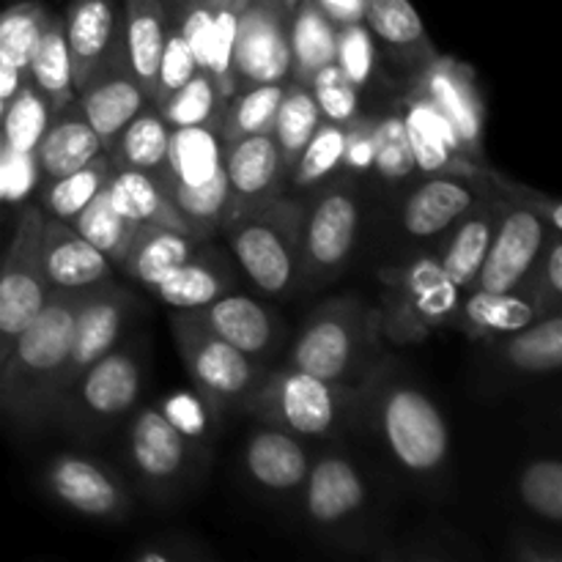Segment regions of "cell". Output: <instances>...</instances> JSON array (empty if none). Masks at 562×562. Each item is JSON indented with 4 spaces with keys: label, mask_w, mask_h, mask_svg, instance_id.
Segmentation results:
<instances>
[{
    "label": "cell",
    "mask_w": 562,
    "mask_h": 562,
    "mask_svg": "<svg viewBox=\"0 0 562 562\" xmlns=\"http://www.w3.org/2000/svg\"><path fill=\"white\" fill-rule=\"evenodd\" d=\"M113 170V162H110L108 151L97 154L88 165L82 168L71 170V173L60 176V179L47 181L42 192V203L44 214L49 217H58L64 223H69L104 184H108V176Z\"/></svg>",
    "instance_id": "f6af8a7d"
},
{
    "label": "cell",
    "mask_w": 562,
    "mask_h": 562,
    "mask_svg": "<svg viewBox=\"0 0 562 562\" xmlns=\"http://www.w3.org/2000/svg\"><path fill=\"white\" fill-rule=\"evenodd\" d=\"M130 417V459L137 475L157 488L179 483L192 461V442L179 423L159 406H140Z\"/></svg>",
    "instance_id": "ac0fdd59"
},
{
    "label": "cell",
    "mask_w": 562,
    "mask_h": 562,
    "mask_svg": "<svg viewBox=\"0 0 562 562\" xmlns=\"http://www.w3.org/2000/svg\"><path fill=\"white\" fill-rule=\"evenodd\" d=\"M371 173H376L382 181H390V184H398V181H406L417 173L398 110L373 119Z\"/></svg>",
    "instance_id": "c3c4849f"
},
{
    "label": "cell",
    "mask_w": 562,
    "mask_h": 562,
    "mask_svg": "<svg viewBox=\"0 0 562 562\" xmlns=\"http://www.w3.org/2000/svg\"><path fill=\"white\" fill-rule=\"evenodd\" d=\"M379 344L376 307L340 296L307 316L285 366L344 387H368L379 373Z\"/></svg>",
    "instance_id": "7a4b0ae2"
},
{
    "label": "cell",
    "mask_w": 562,
    "mask_h": 562,
    "mask_svg": "<svg viewBox=\"0 0 562 562\" xmlns=\"http://www.w3.org/2000/svg\"><path fill=\"white\" fill-rule=\"evenodd\" d=\"M223 170L228 179L231 214H234L280 195L289 165H285L272 132H258V135H245L225 143Z\"/></svg>",
    "instance_id": "ffe728a7"
},
{
    "label": "cell",
    "mask_w": 562,
    "mask_h": 562,
    "mask_svg": "<svg viewBox=\"0 0 562 562\" xmlns=\"http://www.w3.org/2000/svg\"><path fill=\"white\" fill-rule=\"evenodd\" d=\"M305 510L316 525L338 527L366 505V483L344 456H324L311 461L305 483Z\"/></svg>",
    "instance_id": "d4e9b609"
},
{
    "label": "cell",
    "mask_w": 562,
    "mask_h": 562,
    "mask_svg": "<svg viewBox=\"0 0 562 562\" xmlns=\"http://www.w3.org/2000/svg\"><path fill=\"white\" fill-rule=\"evenodd\" d=\"M503 357L521 373H554L562 366V313H547L530 327L505 335Z\"/></svg>",
    "instance_id": "f35d334b"
},
{
    "label": "cell",
    "mask_w": 562,
    "mask_h": 562,
    "mask_svg": "<svg viewBox=\"0 0 562 562\" xmlns=\"http://www.w3.org/2000/svg\"><path fill=\"white\" fill-rule=\"evenodd\" d=\"M335 66L346 75L351 86L362 88L373 80L379 66L376 44L368 33L366 22H351L338 27V47H335Z\"/></svg>",
    "instance_id": "f907efd6"
},
{
    "label": "cell",
    "mask_w": 562,
    "mask_h": 562,
    "mask_svg": "<svg viewBox=\"0 0 562 562\" xmlns=\"http://www.w3.org/2000/svg\"><path fill=\"white\" fill-rule=\"evenodd\" d=\"M187 313L198 324H203L209 333L223 338L225 344L236 346L239 351L261 362H267V357L278 349L280 333H283L280 318L263 302L245 294H234V291Z\"/></svg>",
    "instance_id": "7402d4cb"
},
{
    "label": "cell",
    "mask_w": 562,
    "mask_h": 562,
    "mask_svg": "<svg viewBox=\"0 0 562 562\" xmlns=\"http://www.w3.org/2000/svg\"><path fill=\"white\" fill-rule=\"evenodd\" d=\"M417 91L426 93L439 113L453 126L459 146L470 162L481 165L483 159V132H486V108L477 91L475 71L459 64L456 58H434L423 66L415 82ZM483 168V165H481Z\"/></svg>",
    "instance_id": "5bb4252c"
},
{
    "label": "cell",
    "mask_w": 562,
    "mask_h": 562,
    "mask_svg": "<svg viewBox=\"0 0 562 562\" xmlns=\"http://www.w3.org/2000/svg\"><path fill=\"white\" fill-rule=\"evenodd\" d=\"M263 82H291L289 5L280 0H247L236 14L228 97Z\"/></svg>",
    "instance_id": "30bf717a"
},
{
    "label": "cell",
    "mask_w": 562,
    "mask_h": 562,
    "mask_svg": "<svg viewBox=\"0 0 562 562\" xmlns=\"http://www.w3.org/2000/svg\"><path fill=\"white\" fill-rule=\"evenodd\" d=\"M44 483L58 503L93 519H119L130 508L113 472L82 456H58L49 461Z\"/></svg>",
    "instance_id": "44dd1931"
},
{
    "label": "cell",
    "mask_w": 562,
    "mask_h": 562,
    "mask_svg": "<svg viewBox=\"0 0 562 562\" xmlns=\"http://www.w3.org/2000/svg\"><path fill=\"white\" fill-rule=\"evenodd\" d=\"M132 313H135V296L121 289L115 280L97 285V289L82 294V302L75 316L69 357H66L64 373H60L58 382V395L88 366H93L99 357H104L110 349H115L124 340L126 327L132 322Z\"/></svg>",
    "instance_id": "4fadbf2b"
},
{
    "label": "cell",
    "mask_w": 562,
    "mask_h": 562,
    "mask_svg": "<svg viewBox=\"0 0 562 562\" xmlns=\"http://www.w3.org/2000/svg\"><path fill=\"white\" fill-rule=\"evenodd\" d=\"M170 14L162 0H124L121 14V60L137 86L154 93L159 55L170 31Z\"/></svg>",
    "instance_id": "484cf974"
},
{
    "label": "cell",
    "mask_w": 562,
    "mask_h": 562,
    "mask_svg": "<svg viewBox=\"0 0 562 562\" xmlns=\"http://www.w3.org/2000/svg\"><path fill=\"white\" fill-rule=\"evenodd\" d=\"M316 3L338 27L362 22V14H366V0H316Z\"/></svg>",
    "instance_id": "9f6ffc18"
},
{
    "label": "cell",
    "mask_w": 562,
    "mask_h": 562,
    "mask_svg": "<svg viewBox=\"0 0 562 562\" xmlns=\"http://www.w3.org/2000/svg\"><path fill=\"white\" fill-rule=\"evenodd\" d=\"M225 99L228 97H225L217 77L206 69H198L179 91H173L168 99H162V102L157 104V110L162 113L165 124H168L170 130H176V126L201 124L220 126Z\"/></svg>",
    "instance_id": "ab89813d"
},
{
    "label": "cell",
    "mask_w": 562,
    "mask_h": 562,
    "mask_svg": "<svg viewBox=\"0 0 562 562\" xmlns=\"http://www.w3.org/2000/svg\"><path fill=\"white\" fill-rule=\"evenodd\" d=\"M25 82H31L49 110L60 113L75 102V80H71V60L69 49H66L64 36V20L58 14H49L47 25H44L42 38L36 44L31 64H27Z\"/></svg>",
    "instance_id": "d590c367"
},
{
    "label": "cell",
    "mask_w": 562,
    "mask_h": 562,
    "mask_svg": "<svg viewBox=\"0 0 562 562\" xmlns=\"http://www.w3.org/2000/svg\"><path fill=\"white\" fill-rule=\"evenodd\" d=\"M64 20L75 93L91 77L121 60V14L115 0H71Z\"/></svg>",
    "instance_id": "2e32d148"
},
{
    "label": "cell",
    "mask_w": 562,
    "mask_h": 562,
    "mask_svg": "<svg viewBox=\"0 0 562 562\" xmlns=\"http://www.w3.org/2000/svg\"><path fill=\"white\" fill-rule=\"evenodd\" d=\"M225 143L220 126H176L168 140L170 181L184 187H198L212 181L223 170Z\"/></svg>",
    "instance_id": "8d00e7d4"
},
{
    "label": "cell",
    "mask_w": 562,
    "mask_h": 562,
    "mask_svg": "<svg viewBox=\"0 0 562 562\" xmlns=\"http://www.w3.org/2000/svg\"><path fill=\"white\" fill-rule=\"evenodd\" d=\"M44 212L25 206L5 239L0 261V362L5 360L22 329L42 313L49 289L38 269V236Z\"/></svg>",
    "instance_id": "9c48e42d"
},
{
    "label": "cell",
    "mask_w": 562,
    "mask_h": 562,
    "mask_svg": "<svg viewBox=\"0 0 562 562\" xmlns=\"http://www.w3.org/2000/svg\"><path fill=\"white\" fill-rule=\"evenodd\" d=\"M289 82H263V86L241 88L225 99L223 119H220V137L223 143L236 140L258 132H272L274 113L283 99Z\"/></svg>",
    "instance_id": "b9f144b4"
},
{
    "label": "cell",
    "mask_w": 562,
    "mask_h": 562,
    "mask_svg": "<svg viewBox=\"0 0 562 562\" xmlns=\"http://www.w3.org/2000/svg\"><path fill=\"white\" fill-rule=\"evenodd\" d=\"M165 192L170 195L173 206L179 209V214L184 217V223L190 225V231L201 239H209L214 231H223V225L231 217V190L228 179H225V170H220L212 181L198 187H184L168 181Z\"/></svg>",
    "instance_id": "60d3db41"
},
{
    "label": "cell",
    "mask_w": 562,
    "mask_h": 562,
    "mask_svg": "<svg viewBox=\"0 0 562 562\" xmlns=\"http://www.w3.org/2000/svg\"><path fill=\"white\" fill-rule=\"evenodd\" d=\"M280 3H285V5H289V9H291V5H294L296 0H280Z\"/></svg>",
    "instance_id": "94428289"
},
{
    "label": "cell",
    "mask_w": 562,
    "mask_h": 562,
    "mask_svg": "<svg viewBox=\"0 0 562 562\" xmlns=\"http://www.w3.org/2000/svg\"><path fill=\"white\" fill-rule=\"evenodd\" d=\"M49 11L36 0H20L0 11V60L25 77Z\"/></svg>",
    "instance_id": "7dc6e473"
},
{
    "label": "cell",
    "mask_w": 562,
    "mask_h": 562,
    "mask_svg": "<svg viewBox=\"0 0 562 562\" xmlns=\"http://www.w3.org/2000/svg\"><path fill=\"white\" fill-rule=\"evenodd\" d=\"M82 294L49 291L42 313L0 362V420L20 431L49 426Z\"/></svg>",
    "instance_id": "6da1fadb"
},
{
    "label": "cell",
    "mask_w": 562,
    "mask_h": 562,
    "mask_svg": "<svg viewBox=\"0 0 562 562\" xmlns=\"http://www.w3.org/2000/svg\"><path fill=\"white\" fill-rule=\"evenodd\" d=\"M404 121L406 140H409L412 157H415L417 173L423 176H481V165L470 162L464 157L456 137L453 126L448 124L437 104L423 91L412 88L409 97L398 108Z\"/></svg>",
    "instance_id": "d6986e66"
},
{
    "label": "cell",
    "mask_w": 562,
    "mask_h": 562,
    "mask_svg": "<svg viewBox=\"0 0 562 562\" xmlns=\"http://www.w3.org/2000/svg\"><path fill=\"white\" fill-rule=\"evenodd\" d=\"M69 225L82 239L91 241L115 269H121L132 241H135L137 228H140L137 223L126 220L124 214L115 212L104 187L69 220Z\"/></svg>",
    "instance_id": "74e56055"
},
{
    "label": "cell",
    "mask_w": 562,
    "mask_h": 562,
    "mask_svg": "<svg viewBox=\"0 0 562 562\" xmlns=\"http://www.w3.org/2000/svg\"><path fill=\"white\" fill-rule=\"evenodd\" d=\"M162 3H165V9H168L170 16H179V14H184V11L209 3V0H162Z\"/></svg>",
    "instance_id": "680465c9"
},
{
    "label": "cell",
    "mask_w": 562,
    "mask_h": 562,
    "mask_svg": "<svg viewBox=\"0 0 562 562\" xmlns=\"http://www.w3.org/2000/svg\"><path fill=\"white\" fill-rule=\"evenodd\" d=\"M168 140L170 126L165 124L157 104H148L115 135V140L104 151H108L113 168L143 170L168 187Z\"/></svg>",
    "instance_id": "d6a6232c"
},
{
    "label": "cell",
    "mask_w": 562,
    "mask_h": 562,
    "mask_svg": "<svg viewBox=\"0 0 562 562\" xmlns=\"http://www.w3.org/2000/svg\"><path fill=\"white\" fill-rule=\"evenodd\" d=\"M373 119L376 115H357L355 121L346 124V154H344V170L346 173H371L373 162Z\"/></svg>",
    "instance_id": "11a10c76"
},
{
    "label": "cell",
    "mask_w": 562,
    "mask_h": 562,
    "mask_svg": "<svg viewBox=\"0 0 562 562\" xmlns=\"http://www.w3.org/2000/svg\"><path fill=\"white\" fill-rule=\"evenodd\" d=\"M291 80L307 82L318 69L335 64L338 25L318 9L316 0H296L289 9Z\"/></svg>",
    "instance_id": "e575fe53"
},
{
    "label": "cell",
    "mask_w": 562,
    "mask_h": 562,
    "mask_svg": "<svg viewBox=\"0 0 562 562\" xmlns=\"http://www.w3.org/2000/svg\"><path fill=\"white\" fill-rule=\"evenodd\" d=\"M198 71L195 53H192L190 42L184 38L181 27L176 22H170L168 38H165L162 55H159L157 64V77H154V93L151 104H159L162 99H168L170 93L179 91L187 80Z\"/></svg>",
    "instance_id": "db71d44e"
},
{
    "label": "cell",
    "mask_w": 562,
    "mask_h": 562,
    "mask_svg": "<svg viewBox=\"0 0 562 562\" xmlns=\"http://www.w3.org/2000/svg\"><path fill=\"white\" fill-rule=\"evenodd\" d=\"M102 151L104 146L97 132L77 113L75 104H69L49 119L47 130L33 148L31 162L44 181H53L88 165Z\"/></svg>",
    "instance_id": "f546056e"
},
{
    "label": "cell",
    "mask_w": 562,
    "mask_h": 562,
    "mask_svg": "<svg viewBox=\"0 0 562 562\" xmlns=\"http://www.w3.org/2000/svg\"><path fill=\"white\" fill-rule=\"evenodd\" d=\"M362 22L376 44V53H384L398 64L423 69L437 58L420 14L409 0H366Z\"/></svg>",
    "instance_id": "4316f807"
},
{
    "label": "cell",
    "mask_w": 562,
    "mask_h": 562,
    "mask_svg": "<svg viewBox=\"0 0 562 562\" xmlns=\"http://www.w3.org/2000/svg\"><path fill=\"white\" fill-rule=\"evenodd\" d=\"M497 220L499 201L486 187V195L481 198V203L450 228L448 241H445L442 252L437 258L442 263L445 274L461 291L475 289L477 274H481L483 261H486L488 245H492V236L497 231Z\"/></svg>",
    "instance_id": "83f0119b"
},
{
    "label": "cell",
    "mask_w": 562,
    "mask_h": 562,
    "mask_svg": "<svg viewBox=\"0 0 562 562\" xmlns=\"http://www.w3.org/2000/svg\"><path fill=\"white\" fill-rule=\"evenodd\" d=\"M3 250H5V239H3V231H0V261H3Z\"/></svg>",
    "instance_id": "91938a15"
},
{
    "label": "cell",
    "mask_w": 562,
    "mask_h": 562,
    "mask_svg": "<svg viewBox=\"0 0 562 562\" xmlns=\"http://www.w3.org/2000/svg\"><path fill=\"white\" fill-rule=\"evenodd\" d=\"M104 192H108L115 212L124 214V217L132 220V223L165 225V228H176V231H184V234H192L190 225L184 223L179 209L173 206L170 195L165 192L162 181L143 173V170L113 168L108 176V184H104Z\"/></svg>",
    "instance_id": "1f68e13d"
},
{
    "label": "cell",
    "mask_w": 562,
    "mask_h": 562,
    "mask_svg": "<svg viewBox=\"0 0 562 562\" xmlns=\"http://www.w3.org/2000/svg\"><path fill=\"white\" fill-rule=\"evenodd\" d=\"M346 154V124H333V121H322L307 146L302 148L300 157L289 165V181L291 190H313L322 187L344 168Z\"/></svg>",
    "instance_id": "7bdbcfd3"
},
{
    "label": "cell",
    "mask_w": 562,
    "mask_h": 562,
    "mask_svg": "<svg viewBox=\"0 0 562 562\" xmlns=\"http://www.w3.org/2000/svg\"><path fill=\"white\" fill-rule=\"evenodd\" d=\"M22 82H25V77L0 60V99H3V102H9V99L20 91Z\"/></svg>",
    "instance_id": "6f0895ef"
},
{
    "label": "cell",
    "mask_w": 562,
    "mask_h": 562,
    "mask_svg": "<svg viewBox=\"0 0 562 562\" xmlns=\"http://www.w3.org/2000/svg\"><path fill=\"white\" fill-rule=\"evenodd\" d=\"M324 121L333 124H349L360 115V88L346 80L344 71L335 64L324 66L307 80Z\"/></svg>",
    "instance_id": "816d5d0a"
},
{
    "label": "cell",
    "mask_w": 562,
    "mask_h": 562,
    "mask_svg": "<svg viewBox=\"0 0 562 562\" xmlns=\"http://www.w3.org/2000/svg\"><path fill=\"white\" fill-rule=\"evenodd\" d=\"M499 220L497 231L488 245L486 261L477 274L475 289L481 291H519L525 285L527 274L536 267L543 245L552 234V225L547 223L541 212L499 198Z\"/></svg>",
    "instance_id": "7c38bea8"
},
{
    "label": "cell",
    "mask_w": 562,
    "mask_h": 562,
    "mask_svg": "<svg viewBox=\"0 0 562 562\" xmlns=\"http://www.w3.org/2000/svg\"><path fill=\"white\" fill-rule=\"evenodd\" d=\"M231 285H234V269H231L228 258L203 241L181 267L157 280L151 289L165 305L176 307V311H195V307L228 294Z\"/></svg>",
    "instance_id": "f1b7e54d"
},
{
    "label": "cell",
    "mask_w": 562,
    "mask_h": 562,
    "mask_svg": "<svg viewBox=\"0 0 562 562\" xmlns=\"http://www.w3.org/2000/svg\"><path fill=\"white\" fill-rule=\"evenodd\" d=\"M245 467L247 475L267 492L291 494L305 483L311 456L300 437L263 423L247 437Z\"/></svg>",
    "instance_id": "cb8c5ba5"
},
{
    "label": "cell",
    "mask_w": 562,
    "mask_h": 562,
    "mask_svg": "<svg viewBox=\"0 0 562 562\" xmlns=\"http://www.w3.org/2000/svg\"><path fill=\"white\" fill-rule=\"evenodd\" d=\"M38 269L49 291H66V294H80L115 280L113 263L69 223L49 214H44L42 236H38Z\"/></svg>",
    "instance_id": "e0dca14e"
},
{
    "label": "cell",
    "mask_w": 562,
    "mask_h": 562,
    "mask_svg": "<svg viewBox=\"0 0 562 562\" xmlns=\"http://www.w3.org/2000/svg\"><path fill=\"white\" fill-rule=\"evenodd\" d=\"M362 393L366 387H344L283 366L263 373L245 409L300 439H327L349 423Z\"/></svg>",
    "instance_id": "8992f818"
},
{
    "label": "cell",
    "mask_w": 562,
    "mask_h": 562,
    "mask_svg": "<svg viewBox=\"0 0 562 562\" xmlns=\"http://www.w3.org/2000/svg\"><path fill=\"white\" fill-rule=\"evenodd\" d=\"M541 318L536 302L525 291H481L470 289L461 296L459 324L472 338H505L530 327Z\"/></svg>",
    "instance_id": "4dcf8cb0"
},
{
    "label": "cell",
    "mask_w": 562,
    "mask_h": 562,
    "mask_svg": "<svg viewBox=\"0 0 562 562\" xmlns=\"http://www.w3.org/2000/svg\"><path fill=\"white\" fill-rule=\"evenodd\" d=\"M302 214L305 209L280 192L223 225L234 261L272 300H285L302 283Z\"/></svg>",
    "instance_id": "3957f363"
},
{
    "label": "cell",
    "mask_w": 562,
    "mask_h": 562,
    "mask_svg": "<svg viewBox=\"0 0 562 562\" xmlns=\"http://www.w3.org/2000/svg\"><path fill=\"white\" fill-rule=\"evenodd\" d=\"M143 384H146L143 346H124L121 340L58 395L49 423H58L75 437H99L137 409Z\"/></svg>",
    "instance_id": "5b68a950"
},
{
    "label": "cell",
    "mask_w": 562,
    "mask_h": 562,
    "mask_svg": "<svg viewBox=\"0 0 562 562\" xmlns=\"http://www.w3.org/2000/svg\"><path fill=\"white\" fill-rule=\"evenodd\" d=\"M170 329H173L181 362L203 401L217 412L236 409V406L245 409L247 401L261 384L263 373L269 371L267 362L225 344L187 311L176 313Z\"/></svg>",
    "instance_id": "52a82bcc"
},
{
    "label": "cell",
    "mask_w": 562,
    "mask_h": 562,
    "mask_svg": "<svg viewBox=\"0 0 562 562\" xmlns=\"http://www.w3.org/2000/svg\"><path fill=\"white\" fill-rule=\"evenodd\" d=\"M486 195V181L481 176H426L401 203V228L409 239L431 241L448 234L464 214Z\"/></svg>",
    "instance_id": "9a60e30c"
},
{
    "label": "cell",
    "mask_w": 562,
    "mask_h": 562,
    "mask_svg": "<svg viewBox=\"0 0 562 562\" xmlns=\"http://www.w3.org/2000/svg\"><path fill=\"white\" fill-rule=\"evenodd\" d=\"M203 241L206 239L201 236L165 228V225H140L124 263H121V272L151 289L157 280L181 267Z\"/></svg>",
    "instance_id": "836d02e7"
},
{
    "label": "cell",
    "mask_w": 562,
    "mask_h": 562,
    "mask_svg": "<svg viewBox=\"0 0 562 562\" xmlns=\"http://www.w3.org/2000/svg\"><path fill=\"white\" fill-rule=\"evenodd\" d=\"M324 187V184H322ZM360 231V201L349 184H329L302 214V280L327 283L349 263Z\"/></svg>",
    "instance_id": "8fae6325"
},
{
    "label": "cell",
    "mask_w": 562,
    "mask_h": 562,
    "mask_svg": "<svg viewBox=\"0 0 562 562\" xmlns=\"http://www.w3.org/2000/svg\"><path fill=\"white\" fill-rule=\"evenodd\" d=\"M379 431L406 472L434 475L450 456V428L442 409L415 384L384 390L376 404Z\"/></svg>",
    "instance_id": "ba28073f"
},
{
    "label": "cell",
    "mask_w": 562,
    "mask_h": 562,
    "mask_svg": "<svg viewBox=\"0 0 562 562\" xmlns=\"http://www.w3.org/2000/svg\"><path fill=\"white\" fill-rule=\"evenodd\" d=\"M75 110L86 119L99 135L102 146L108 148L121 130L151 104L148 93L135 82L124 64H113L99 71L75 93Z\"/></svg>",
    "instance_id": "603a6c76"
},
{
    "label": "cell",
    "mask_w": 562,
    "mask_h": 562,
    "mask_svg": "<svg viewBox=\"0 0 562 562\" xmlns=\"http://www.w3.org/2000/svg\"><path fill=\"white\" fill-rule=\"evenodd\" d=\"M379 329L390 344H420L459 318L464 291L437 256H417L379 272Z\"/></svg>",
    "instance_id": "277c9868"
},
{
    "label": "cell",
    "mask_w": 562,
    "mask_h": 562,
    "mask_svg": "<svg viewBox=\"0 0 562 562\" xmlns=\"http://www.w3.org/2000/svg\"><path fill=\"white\" fill-rule=\"evenodd\" d=\"M527 296L536 302L538 313L560 311L562 302V234H552L543 245L541 256H538L536 267L527 274L525 285H521Z\"/></svg>",
    "instance_id": "f5cc1de1"
},
{
    "label": "cell",
    "mask_w": 562,
    "mask_h": 562,
    "mask_svg": "<svg viewBox=\"0 0 562 562\" xmlns=\"http://www.w3.org/2000/svg\"><path fill=\"white\" fill-rule=\"evenodd\" d=\"M519 499L525 508L547 521H562V464L558 459H538L519 475Z\"/></svg>",
    "instance_id": "681fc988"
},
{
    "label": "cell",
    "mask_w": 562,
    "mask_h": 562,
    "mask_svg": "<svg viewBox=\"0 0 562 562\" xmlns=\"http://www.w3.org/2000/svg\"><path fill=\"white\" fill-rule=\"evenodd\" d=\"M322 110H318L311 86L291 80L285 86V93L272 121V137L278 140L280 151H283L285 165L300 157V151L307 146L313 132L322 126Z\"/></svg>",
    "instance_id": "ee69618b"
},
{
    "label": "cell",
    "mask_w": 562,
    "mask_h": 562,
    "mask_svg": "<svg viewBox=\"0 0 562 562\" xmlns=\"http://www.w3.org/2000/svg\"><path fill=\"white\" fill-rule=\"evenodd\" d=\"M49 119H53V110L44 102L42 93L31 82H22L20 91L5 102L3 115H0V146L14 154H33Z\"/></svg>",
    "instance_id": "bcb514c9"
}]
</instances>
